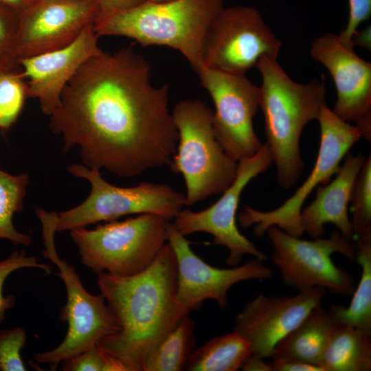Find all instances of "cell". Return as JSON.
I'll return each mask as SVG.
<instances>
[{"mask_svg":"<svg viewBox=\"0 0 371 371\" xmlns=\"http://www.w3.org/2000/svg\"><path fill=\"white\" fill-rule=\"evenodd\" d=\"M281 46L257 9L245 5L224 8L207 35L203 69L245 76L261 58H277Z\"/></svg>","mask_w":371,"mask_h":371,"instance_id":"obj_11","label":"cell"},{"mask_svg":"<svg viewBox=\"0 0 371 371\" xmlns=\"http://www.w3.org/2000/svg\"><path fill=\"white\" fill-rule=\"evenodd\" d=\"M98 16L95 0H41L19 13L17 60L65 47Z\"/></svg>","mask_w":371,"mask_h":371,"instance_id":"obj_15","label":"cell"},{"mask_svg":"<svg viewBox=\"0 0 371 371\" xmlns=\"http://www.w3.org/2000/svg\"><path fill=\"white\" fill-rule=\"evenodd\" d=\"M251 353L249 342L234 330L216 336L195 349L184 370L236 371Z\"/></svg>","mask_w":371,"mask_h":371,"instance_id":"obj_22","label":"cell"},{"mask_svg":"<svg viewBox=\"0 0 371 371\" xmlns=\"http://www.w3.org/2000/svg\"><path fill=\"white\" fill-rule=\"evenodd\" d=\"M166 221L153 214L70 230L82 263L96 273L126 277L146 269L168 242Z\"/></svg>","mask_w":371,"mask_h":371,"instance_id":"obj_7","label":"cell"},{"mask_svg":"<svg viewBox=\"0 0 371 371\" xmlns=\"http://www.w3.org/2000/svg\"><path fill=\"white\" fill-rule=\"evenodd\" d=\"M213 113L199 100H181L172 110L178 143L170 167L183 177L186 205L222 194L236 176L237 161L227 154L215 136Z\"/></svg>","mask_w":371,"mask_h":371,"instance_id":"obj_5","label":"cell"},{"mask_svg":"<svg viewBox=\"0 0 371 371\" xmlns=\"http://www.w3.org/2000/svg\"><path fill=\"white\" fill-rule=\"evenodd\" d=\"M265 234L273 249L271 260L286 285L298 291L319 287L343 295L352 294L355 279L331 258L338 253L355 260L356 248L339 230L312 240L291 236L276 226Z\"/></svg>","mask_w":371,"mask_h":371,"instance_id":"obj_9","label":"cell"},{"mask_svg":"<svg viewBox=\"0 0 371 371\" xmlns=\"http://www.w3.org/2000/svg\"><path fill=\"white\" fill-rule=\"evenodd\" d=\"M310 54L333 78L337 91L333 111L341 120L355 123L361 137L370 142L371 63L332 33L314 40Z\"/></svg>","mask_w":371,"mask_h":371,"instance_id":"obj_16","label":"cell"},{"mask_svg":"<svg viewBox=\"0 0 371 371\" xmlns=\"http://www.w3.org/2000/svg\"><path fill=\"white\" fill-rule=\"evenodd\" d=\"M269 364L271 371H324L319 366L297 361L272 359Z\"/></svg>","mask_w":371,"mask_h":371,"instance_id":"obj_34","label":"cell"},{"mask_svg":"<svg viewBox=\"0 0 371 371\" xmlns=\"http://www.w3.org/2000/svg\"><path fill=\"white\" fill-rule=\"evenodd\" d=\"M27 98L28 85L21 67L0 71V133H5L16 123Z\"/></svg>","mask_w":371,"mask_h":371,"instance_id":"obj_26","label":"cell"},{"mask_svg":"<svg viewBox=\"0 0 371 371\" xmlns=\"http://www.w3.org/2000/svg\"><path fill=\"white\" fill-rule=\"evenodd\" d=\"M262 77L259 107L262 110L267 144L276 166L278 184L293 187L304 169L300 139L304 127L317 120L326 104L323 82L293 80L277 58L264 57L256 65Z\"/></svg>","mask_w":371,"mask_h":371,"instance_id":"obj_3","label":"cell"},{"mask_svg":"<svg viewBox=\"0 0 371 371\" xmlns=\"http://www.w3.org/2000/svg\"><path fill=\"white\" fill-rule=\"evenodd\" d=\"M95 1L98 7V16L95 23L137 7L147 0H95Z\"/></svg>","mask_w":371,"mask_h":371,"instance_id":"obj_33","label":"cell"},{"mask_svg":"<svg viewBox=\"0 0 371 371\" xmlns=\"http://www.w3.org/2000/svg\"><path fill=\"white\" fill-rule=\"evenodd\" d=\"M26 268L42 270L46 275L52 273L50 265L41 262L36 256H27L24 249L13 251L8 256L0 260V325L6 319V312L12 308L16 303L14 295H3L5 282L13 272Z\"/></svg>","mask_w":371,"mask_h":371,"instance_id":"obj_28","label":"cell"},{"mask_svg":"<svg viewBox=\"0 0 371 371\" xmlns=\"http://www.w3.org/2000/svg\"><path fill=\"white\" fill-rule=\"evenodd\" d=\"M67 170L87 180L91 190L78 205L56 212V232L115 221L129 214H153L170 221L186 205L185 195L168 185L144 182L133 187H120L106 181L99 170L85 165L73 164Z\"/></svg>","mask_w":371,"mask_h":371,"instance_id":"obj_8","label":"cell"},{"mask_svg":"<svg viewBox=\"0 0 371 371\" xmlns=\"http://www.w3.org/2000/svg\"><path fill=\"white\" fill-rule=\"evenodd\" d=\"M241 369L244 371H271L269 362L253 352L245 361Z\"/></svg>","mask_w":371,"mask_h":371,"instance_id":"obj_35","label":"cell"},{"mask_svg":"<svg viewBox=\"0 0 371 371\" xmlns=\"http://www.w3.org/2000/svg\"><path fill=\"white\" fill-rule=\"evenodd\" d=\"M29 175L10 174L0 168V240H7L14 245L28 247L32 237L15 227L13 218L23 210Z\"/></svg>","mask_w":371,"mask_h":371,"instance_id":"obj_25","label":"cell"},{"mask_svg":"<svg viewBox=\"0 0 371 371\" xmlns=\"http://www.w3.org/2000/svg\"><path fill=\"white\" fill-rule=\"evenodd\" d=\"M148 63L131 46L87 60L49 116L64 152L78 147L85 166L121 177L170 166L178 132L169 87L152 85Z\"/></svg>","mask_w":371,"mask_h":371,"instance_id":"obj_1","label":"cell"},{"mask_svg":"<svg viewBox=\"0 0 371 371\" xmlns=\"http://www.w3.org/2000/svg\"><path fill=\"white\" fill-rule=\"evenodd\" d=\"M147 1H151V2L159 3V2H164V1H171V0H147Z\"/></svg>","mask_w":371,"mask_h":371,"instance_id":"obj_38","label":"cell"},{"mask_svg":"<svg viewBox=\"0 0 371 371\" xmlns=\"http://www.w3.org/2000/svg\"><path fill=\"white\" fill-rule=\"evenodd\" d=\"M349 16L345 29L338 34L345 43L352 47V38L359 25L367 21L371 15V0H348Z\"/></svg>","mask_w":371,"mask_h":371,"instance_id":"obj_32","label":"cell"},{"mask_svg":"<svg viewBox=\"0 0 371 371\" xmlns=\"http://www.w3.org/2000/svg\"><path fill=\"white\" fill-rule=\"evenodd\" d=\"M194 323L188 315L166 335L146 360L142 371H181L194 350Z\"/></svg>","mask_w":371,"mask_h":371,"instance_id":"obj_24","label":"cell"},{"mask_svg":"<svg viewBox=\"0 0 371 371\" xmlns=\"http://www.w3.org/2000/svg\"><path fill=\"white\" fill-rule=\"evenodd\" d=\"M355 260L361 273L350 304H333L329 310L337 324L371 333V240L357 243Z\"/></svg>","mask_w":371,"mask_h":371,"instance_id":"obj_23","label":"cell"},{"mask_svg":"<svg viewBox=\"0 0 371 371\" xmlns=\"http://www.w3.org/2000/svg\"><path fill=\"white\" fill-rule=\"evenodd\" d=\"M19 13L0 5V71L20 67L15 51Z\"/></svg>","mask_w":371,"mask_h":371,"instance_id":"obj_29","label":"cell"},{"mask_svg":"<svg viewBox=\"0 0 371 371\" xmlns=\"http://www.w3.org/2000/svg\"><path fill=\"white\" fill-rule=\"evenodd\" d=\"M350 219L353 240L357 243L371 240V156L359 172L352 190Z\"/></svg>","mask_w":371,"mask_h":371,"instance_id":"obj_27","label":"cell"},{"mask_svg":"<svg viewBox=\"0 0 371 371\" xmlns=\"http://www.w3.org/2000/svg\"><path fill=\"white\" fill-rule=\"evenodd\" d=\"M273 163L271 150L265 143L253 156L239 161L234 181L217 201L199 212L182 209L173 225L185 236L199 232L212 235L216 245L227 249L226 262L229 265H238L246 255L265 260L266 254L239 231L236 213L245 188Z\"/></svg>","mask_w":371,"mask_h":371,"instance_id":"obj_12","label":"cell"},{"mask_svg":"<svg viewBox=\"0 0 371 371\" xmlns=\"http://www.w3.org/2000/svg\"><path fill=\"white\" fill-rule=\"evenodd\" d=\"M319 366L324 371H370L371 333L337 324L325 346Z\"/></svg>","mask_w":371,"mask_h":371,"instance_id":"obj_21","label":"cell"},{"mask_svg":"<svg viewBox=\"0 0 371 371\" xmlns=\"http://www.w3.org/2000/svg\"><path fill=\"white\" fill-rule=\"evenodd\" d=\"M98 38L93 24L90 25L68 46L19 61L29 98L38 100L43 114L53 113L74 74L87 60L102 52Z\"/></svg>","mask_w":371,"mask_h":371,"instance_id":"obj_18","label":"cell"},{"mask_svg":"<svg viewBox=\"0 0 371 371\" xmlns=\"http://www.w3.org/2000/svg\"><path fill=\"white\" fill-rule=\"evenodd\" d=\"M97 284L119 330L96 346L128 366L142 371L151 352L189 312L179 304L177 268L173 250L166 243L142 271L121 277L98 274Z\"/></svg>","mask_w":371,"mask_h":371,"instance_id":"obj_2","label":"cell"},{"mask_svg":"<svg viewBox=\"0 0 371 371\" xmlns=\"http://www.w3.org/2000/svg\"><path fill=\"white\" fill-rule=\"evenodd\" d=\"M38 1H41V0H32V3Z\"/></svg>","mask_w":371,"mask_h":371,"instance_id":"obj_39","label":"cell"},{"mask_svg":"<svg viewBox=\"0 0 371 371\" xmlns=\"http://www.w3.org/2000/svg\"><path fill=\"white\" fill-rule=\"evenodd\" d=\"M42 226L43 255L59 270L66 289L67 302L60 312V319L67 323V332L54 348L34 355L36 363L56 368L58 364L96 345L104 337L119 330L114 317L103 296L94 295L84 287L75 269L62 259L56 249V212L36 208Z\"/></svg>","mask_w":371,"mask_h":371,"instance_id":"obj_6","label":"cell"},{"mask_svg":"<svg viewBox=\"0 0 371 371\" xmlns=\"http://www.w3.org/2000/svg\"><path fill=\"white\" fill-rule=\"evenodd\" d=\"M320 127V144L314 167L295 192L280 206L269 212L257 210L249 205L238 214L243 227L254 225L256 236L265 234L276 226L286 234L301 238L304 234L300 214L306 199L318 186L328 183L338 171L343 158L362 137L356 125L339 117L326 104L317 118Z\"/></svg>","mask_w":371,"mask_h":371,"instance_id":"obj_10","label":"cell"},{"mask_svg":"<svg viewBox=\"0 0 371 371\" xmlns=\"http://www.w3.org/2000/svg\"><path fill=\"white\" fill-rule=\"evenodd\" d=\"M199 75L215 106L212 126L222 148L236 161L253 156L263 145L253 122L260 108L259 87L245 76L209 69H203Z\"/></svg>","mask_w":371,"mask_h":371,"instance_id":"obj_13","label":"cell"},{"mask_svg":"<svg viewBox=\"0 0 371 371\" xmlns=\"http://www.w3.org/2000/svg\"><path fill=\"white\" fill-rule=\"evenodd\" d=\"M26 341V331L21 326L0 329L1 371L26 370L21 355Z\"/></svg>","mask_w":371,"mask_h":371,"instance_id":"obj_31","label":"cell"},{"mask_svg":"<svg viewBox=\"0 0 371 371\" xmlns=\"http://www.w3.org/2000/svg\"><path fill=\"white\" fill-rule=\"evenodd\" d=\"M352 43L353 46L358 45L366 49H370V26L366 27L362 30L355 33L352 38Z\"/></svg>","mask_w":371,"mask_h":371,"instance_id":"obj_36","label":"cell"},{"mask_svg":"<svg viewBox=\"0 0 371 371\" xmlns=\"http://www.w3.org/2000/svg\"><path fill=\"white\" fill-rule=\"evenodd\" d=\"M62 363L61 370L65 371H130L123 362L96 345Z\"/></svg>","mask_w":371,"mask_h":371,"instance_id":"obj_30","label":"cell"},{"mask_svg":"<svg viewBox=\"0 0 371 371\" xmlns=\"http://www.w3.org/2000/svg\"><path fill=\"white\" fill-rule=\"evenodd\" d=\"M166 230L177 263V300L181 307L189 313L206 300H214L221 308H225L228 291L234 284L250 280H263L273 276V270L256 258L233 268L214 267L193 251L190 242L170 221L166 222Z\"/></svg>","mask_w":371,"mask_h":371,"instance_id":"obj_14","label":"cell"},{"mask_svg":"<svg viewBox=\"0 0 371 371\" xmlns=\"http://www.w3.org/2000/svg\"><path fill=\"white\" fill-rule=\"evenodd\" d=\"M366 161L361 154L348 153L335 178L325 185L318 186L314 201L302 210V230L311 237H322L325 225L333 223L348 241L353 240L352 227L348 207L356 177Z\"/></svg>","mask_w":371,"mask_h":371,"instance_id":"obj_19","label":"cell"},{"mask_svg":"<svg viewBox=\"0 0 371 371\" xmlns=\"http://www.w3.org/2000/svg\"><path fill=\"white\" fill-rule=\"evenodd\" d=\"M224 8L223 0L147 1L95 23L93 28L98 36H122L144 47L158 45L176 49L199 74L207 35Z\"/></svg>","mask_w":371,"mask_h":371,"instance_id":"obj_4","label":"cell"},{"mask_svg":"<svg viewBox=\"0 0 371 371\" xmlns=\"http://www.w3.org/2000/svg\"><path fill=\"white\" fill-rule=\"evenodd\" d=\"M32 3V0H0V5L11 8L18 13Z\"/></svg>","mask_w":371,"mask_h":371,"instance_id":"obj_37","label":"cell"},{"mask_svg":"<svg viewBox=\"0 0 371 371\" xmlns=\"http://www.w3.org/2000/svg\"><path fill=\"white\" fill-rule=\"evenodd\" d=\"M337 325L329 309H324L322 304L317 306L276 344L271 359L319 366L325 346Z\"/></svg>","mask_w":371,"mask_h":371,"instance_id":"obj_20","label":"cell"},{"mask_svg":"<svg viewBox=\"0 0 371 371\" xmlns=\"http://www.w3.org/2000/svg\"><path fill=\"white\" fill-rule=\"evenodd\" d=\"M326 289L315 287L294 295H258L236 317L234 330L250 344L252 352L271 358L276 344L322 304Z\"/></svg>","mask_w":371,"mask_h":371,"instance_id":"obj_17","label":"cell"}]
</instances>
